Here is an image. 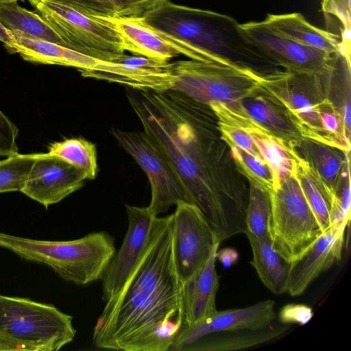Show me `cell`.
Masks as SVG:
<instances>
[{
	"instance_id": "cell-24",
	"label": "cell",
	"mask_w": 351,
	"mask_h": 351,
	"mask_svg": "<svg viewBox=\"0 0 351 351\" xmlns=\"http://www.w3.org/2000/svg\"><path fill=\"white\" fill-rule=\"evenodd\" d=\"M322 182L331 198L336 196L350 172V154L317 141L303 139L296 147Z\"/></svg>"
},
{
	"instance_id": "cell-4",
	"label": "cell",
	"mask_w": 351,
	"mask_h": 351,
	"mask_svg": "<svg viewBox=\"0 0 351 351\" xmlns=\"http://www.w3.org/2000/svg\"><path fill=\"white\" fill-rule=\"evenodd\" d=\"M0 247L47 265L63 280L79 285L101 280L116 252L114 239L106 232L71 241L36 240L0 232Z\"/></svg>"
},
{
	"instance_id": "cell-27",
	"label": "cell",
	"mask_w": 351,
	"mask_h": 351,
	"mask_svg": "<svg viewBox=\"0 0 351 351\" xmlns=\"http://www.w3.org/2000/svg\"><path fill=\"white\" fill-rule=\"evenodd\" d=\"M0 23L9 32L66 47L38 12L21 7L17 1L0 4Z\"/></svg>"
},
{
	"instance_id": "cell-36",
	"label": "cell",
	"mask_w": 351,
	"mask_h": 351,
	"mask_svg": "<svg viewBox=\"0 0 351 351\" xmlns=\"http://www.w3.org/2000/svg\"><path fill=\"white\" fill-rule=\"evenodd\" d=\"M17 126L0 108V156L9 157L19 154Z\"/></svg>"
},
{
	"instance_id": "cell-5",
	"label": "cell",
	"mask_w": 351,
	"mask_h": 351,
	"mask_svg": "<svg viewBox=\"0 0 351 351\" xmlns=\"http://www.w3.org/2000/svg\"><path fill=\"white\" fill-rule=\"evenodd\" d=\"M72 320L53 304L0 295V332L35 351H57L71 343L76 333Z\"/></svg>"
},
{
	"instance_id": "cell-30",
	"label": "cell",
	"mask_w": 351,
	"mask_h": 351,
	"mask_svg": "<svg viewBox=\"0 0 351 351\" xmlns=\"http://www.w3.org/2000/svg\"><path fill=\"white\" fill-rule=\"evenodd\" d=\"M270 212V192L254 183L250 182L244 232H249L258 237L269 236Z\"/></svg>"
},
{
	"instance_id": "cell-29",
	"label": "cell",
	"mask_w": 351,
	"mask_h": 351,
	"mask_svg": "<svg viewBox=\"0 0 351 351\" xmlns=\"http://www.w3.org/2000/svg\"><path fill=\"white\" fill-rule=\"evenodd\" d=\"M294 175L322 232L325 231L330 226L329 213L331 198L328 192L308 164L300 155Z\"/></svg>"
},
{
	"instance_id": "cell-22",
	"label": "cell",
	"mask_w": 351,
	"mask_h": 351,
	"mask_svg": "<svg viewBox=\"0 0 351 351\" xmlns=\"http://www.w3.org/2000/svg\"><path fill=\"white\" fill-rule=\"evenodd\" d=\"M263 21L276 32L300 44L330 54L340 53L351 63L340 35L311 25L300 13L269 14Z\"/></svg>"
},
{
	"instance_id": "cell-37",
	"label": "cell",
	"mask_w": 351,
	"mask_h": 351,
	"mask_svg": "<svg viewBox=\"0 0 351 351\" xmlns=\"http://www.w3.org/2000/svg\"><path fill=\"white\" fill-rule=\"evenodd\" d=\"M163 0H113L117 16L125 17H142Z\"/></svg>"
},
{
	"instance_id": "cell-16",
	"label": "cell",
	"mask_w": 351,
	"mask_h": 351,
	"mask_svg": "<svg viewBox=\"0 0 351 351\" xmlns=\"http://www.w3.org/2000/svg\"><path fill=\"white\" fill-rule=\"evenodd\" d=\"M208 106L217 121L239 128L250 136L271 171L274 189L294 175L299 157L296 149L289 147L283 141L271 134L247 117L232 110L224 102H212Z\"/></svg>"
},
{
	"instance_id": "cell-10",
	"label": "cell",
	"mask_w": 351,
	"mask_h": 351,
	"mask_svg": "<svg viewBox=\"0 0 351 351\" xmlns=\"http://www.w3.org/2000/svg\"><path fill=\"white\" fill-rule=\"evenodd\" d=\"M112 134L147 175L152 195L147 208L154 216L166 212L181 201L190 202L182 182L166 156L144 131L113 128Z\"/></svg>"
},
{
	"instance_id": "cell-25",
	"label": "cell",
	"mask_w": 351,
	"mask_h": 351,
	"mask_svg": "<svg viewBox=\"0 0 351 351\" xmlns=\"http://www.w3.org/2000/svg\"><path fill=\"white\" fill-rule=\"evenodd\" d=\"M244 233L252 251L250 263L263 284L275 294L287 293L291 263L274 249L269 236L258 237L249 232Z\"/></svg>"
},
{
	"instance_id": "cell-17",
	"label": "cell",
	"mask_w": 351,
	"mask_h": 351,
	"mask_svg": "<svg viewBox=\"0 0 351 351\" xmlns=\"http://www.w3.org/2000/svg\"><path fill=\"white\" fill-rule=\"evenodd\" d=\"M348 224L343 221L330 226L300 258L291 263L287 293L301 295L321 273L341 260Z\"/></svg>"
},
{
	"instance_id": "cell-33",
	"label": "cell",
	"mask_w": 351,
	"mask_h": 351,
	"mask_svg": "<svg viewBox=\"0 0 351 351\" xmlns=\"http://www.w3.org/2000/svg\"><path fill=\"white\" fill-rule=\"evenodd\" d=\"M320 3L324 16L340 23L342 44L350 49L351 0H320Z\"/></svg>"
},
{
	"instance_id": "cell-20",
	"label": "cell",
	"mask_w": 351,
	"mask_h": 351,
	"mask_svg": "<svg viewBox=\"0 0 351 351\" xmlns=\"http://www.w3.org/2000/svg\"><path fill=\"white\" fill-rule=\"evenodd\" d=\"M219 247V243L213 247L206 263L182 283L183 328L199 323L217 311L215 298L219 278L215 263Z\"/></svg>"
},
{
	"instance_id": "cell-2",
	"label": "cell",
	"mask_w": 351,
	"mask_h": 351,
	"mask_svg": "<svg viewBox=\"0 0 351 351\" xmlns=\"http://www.w3.org/2000/svg\"><path fill=\"white\" fill-rule=\"evenodd\" d=\"M126 95L143 131L179 177L189 202L199 208L214 232L219 231L225 200L211 181L208 106L173 90L128 88Z\"/></svg>"
},
{
	"instance_id": "cell-14",
	"label": "cell",
	"mask_w": 351,
	"mask_h": 351,
	"mask_svg": "<svg viewBox=\"0 0 351 351\" xmlns=\"http://www.w3.org/2000/svg\"><path fill=\"white\" fill-rule=\"evenodd\" d=\"M86 180L82 171L64 160L36 154L21 192L47 208L81 189Z\"/></svg>"
},
{
	"instance_id": "cell-8",
	"label": "cell",
	"mask_w": 351,
	"mask_h": 351,
	"mask_svg": "<svg viewBox=\"0 0 351 351\" xmlns=\"http://www.w3.org/2000/svg\"><path fill=\"white\" fill-rule=\"evenodd\" d=\"M32 5L66 47L107 62L114 61L125 53L119 34L103 16L85 14L47 1H38Z\"/></svg>"
},
{
	"instance_id": "cell-34",
	"label": "cell",
	"mask_w": 351,
	"mask_h": 351,
	"mask_svg": "<svg viewBox=\"0 0 351 351\" xmlns=\"http://www.w3.org/2000/svg\"><path fill=\"white\" fill-rule=\"evenodd\" d=\"M32 5L38 1L60 3L85 14L95 16H114L117 10L113 0H28Z\"/></svg>"
},
{
	"instance_id": "cell-21",
	"label": "cell",
	"mask_w": 351,
	"mask_h": 351,
	"mask_svg": "<svg viewBox=\"0 0 351 351\" xmlns=\"http://www.w3.org/2000/svg\"><path fill=\"white\" fill-rule=\"evenodd\" d=\"M13 39L10 53H19L25 60L36 64H56L77 69L84 74L97 71L106 61L97 60L62 45L10 32Z\"/></svg>"
},
{
	"instance_id": "cell-35",
	"label": "cell",
	"mask_w": 351,
	"mask_h": 351,
	"mask_svg": "<svg viewBox=\"0 0 351 351\" xmlns=\"http://www.w3.org/2000/svg\"><path fill=\"white\" fill-rule=\"evenodd\" d=\"M221 138L229 146H237L256 158L265 161L250 136L242 130L231 125L217 121Z\"/></svg>"
},
{
	"instance_id": "cell-28",
	"label": "cell",
	"mask_w": 351,
	"mask_h": 351,
	"mask_svg": "<svg viewBox=\"0 0 351 351\" xmlns=\"http://www.w3.org/2000/svg\"><path fill=\"white\" fill-rule=\"evenodd\" d=\"M47 153L82 171L87 180H93L97 175L96 145L83 138H70L53 142L48 146Z\"/></svg>"
},
{
	"instance_id": "cell-40",
	"label": "cell",
	"mask_w": 351,
	"mask_h": 351,
	"mask_svg": "<svg viewBox=\"0 0 351 351\" xmlns=\"http://www.w3.org/2000/svg\"><path fill=\"white\" fill-rule=\"evenodd\" d=\"M0 41L3 42L6 50L9 52L13 45V39L10 32L0 23Z\"/></svg>"
},
{
	"instance_id": "cell-26",
	"label": "cell",
	"mask_w": 351,
	"mask_h": 351,
	"mask_svg": "<svg viewBox=\"0 0 351 351\" xmlns=\"http://www.w3.org/2000/svg\"><path fill=\"white\" fill-rule=\"evenodd\" d=\"M287 327L273 325L258 330L222 332L206 335L189 346L186 350L228 351L257 346L275 339Z\"/></svg>"
},
{
	"instance_id": "cell-23",
	"label": "cell",
	"mask_w": 351,
	"mask_h": 351,
	"mask_svg": "<svg viewBox=\"0 0 351 351\" xmlns=\"http://www.w3.org/2000/svg\"><path fill=\"white\" fill-rule=\"evenodd\" d=\"M104 17V16H103ZM119 34L125 51L159 62H169L179 53L141 17H104Z\"/></svg>"
},
{
	"instance_id": "cell-41",
	"label": "cell",
	"mask_w": 351,
	"mask_h": 351,
	"mask_svg": "<svg viewBox=\"0 0 351 351\" xmlns=\"http://www.w3.org/2000/svg\"><path fill=\"white\" fill-rule=\"evenodd\" d=\"M24 1V0H0V4L8 3V2H12V1Z\"/></svg>"
},
{
	"instance_id": "cell-1",
	"label": "cell",
	"mask_w": 351,
	"mask_h": 351,
	"mask_svg": "<svg viewBox=\"0 0 351 351\" xmlns=\"http://www.w3.org/2000/svg\"><path fill=\"white\" fill-rule=\"evenodd\" d=\"M184 324L182 282L173 251L172 214L156 217L149 245L130 279L106 302L93 331L100 349L167 351Z\"/></svg>"
},
{
	"instance_id": "cell-18",
	"label": "cell",
	"mask_w": 351,
	"mask_h": 351,
	"mask_svg": "<svg viewBox=\"0 0 351 351\" xmlns=\"http://www.w3.org/2000/svg\"><path fill=\"white\" fill-rule=\"evenodd\" d=\"M224 103L292 148L304 139L285 107L262 86L241 99Z\"/></svg>"
},
{
	"instance_id": "cell-38",
	"label": "cell",
	"mask_w": 351,
	"mask_h": 351,
	"mask_svg": "<svg viewBox=\"0 0 351 351\" xmlns=\"http://www.w3.org/2000/svg\"><path fill=\"white\" fill-rule=\"evenodd\" d=\"M311 315V310L303 306H286L282 313L281 319L285 322H296L304 323Z\"/></svg>"
},
{
	"instance_id": "cell-19",
	"label": "cell",
	"mask_w": 351,
	"mask_h": 351,
	"mask_svg": "<svg viewBox=\"0 0 351 351\" xmlns=\"http://www.w3.org/2000/svg\"><path fill=\"white\" fill-rule=\"evenodd\" d=\"M106 81L135 89L166 91L174 81L172 63L124 53L111 62Z\"/></svg>"
},
{
	"instance_id": "cell-6",
	"label": "cell",
	"mask_w": 351,
	"mask_h": 351,
	"mask_svg": "<svg viewBox=\"0 0 351 351\" xmlns=\"http://www.w3.org/2000/svg\"><path fill=\"white\" fill-rule=\"evenodd\" d=\"M269 234L274 249L288 263L300 258L322 230L295 175L270 192Z\"/></svg>"
},
{
	"instance_id": "cell-13",
	"label": "cell",
	"mask_w": 351,
	"mask_h": 351,
	"mask_svg": "<svg viewBox=\"0 0 351 351\" xmlns=\"http://www.w3.org/2000/svg\"><path fill=\"white\" fill-rule=\"evenodd\" d=\"M125 208L128 218L125 235L101 278L102 299L106 302L119 294L143 256L156 217L147 207L126 204Z\"/></svg>"
},
{
	"instance_id": "cell-3",
	"label": "cell",
	"mask_w": 351,
	"mask_h": 351,
	"mask_svg": "<svg viewBox=\"0 0 351 351\" xmlns=\"http://www.w3.org/2000/svg\"><path fill=\"white\" fill-rule=\"evenodd\" d=\"M141 18L179 55L191 60L259 73L258 64L276 66L248 38L241 23L226 14L163 0Z\"/></svg>"
},
{
	"instance_id": "cell-32",
	"label": "cell",
	"mask_w": 351,
	"mask_h": 351,
	"mask_svg": "<svg viewBox=\"0 0 351 351\" xmlns=\"http://www.w3.org/2000/svg\"><path fill=\"white\" fill-rule=\"evenodd\" d=\"M230 147L232 158L249 182L254 183L269 192L272 191L274 189V178L267 164L237 146Z\"/></svg>"
},
{
	"instance_id": "cell-15",
	"label": "cell",
	"mask_w": 351,
	"mask_h": 351,
	"mask_svg": "<svg viewBox=\"0 0 351 351\" xmlns=\"http://www.w3.org/2000/svg\"><path fill=\"white\" fill-rule=\"evenodd\" d=\"M276 318L275 302L272 300L244 308L217 311L199 323L184 328L169 350H186L199 339L213 333L264 329L271 326Z\"/></svg>"
},
{
	"instance_id": "cell-12",
	"label": "cell",
	"mask_w": 351,
	"mask_h": 351,
	"mask_svg": "<svg viewBox=\"0 0 351 351\" xmlns=\"http://www.w3.org/2000/svg\"><path fill=\"white\" fill-rule=\"evenodd\" d=\"M172 214L174 261L182 282L191 277L207 261L219 243L199 208L181 201Z\"/></svg>"
},
{
	"instance_id": "cell-11",
	"label": "cell",
	"mask_w": 351,
	"mask_h": 351,
	"mask_svg": "<svg viewBox=\"0 0 351 351\" xmlns=\"http://www.w3.org/2000/svg\"><path fill=\"white\" fill-rule=\"evenodd\" d=\"M241 27L267 58L287 71L324 75L337 65L340 53L330 54L300 44L276 32L263 21L241 23Z\"/></svg>"
},
{
	"instance_id": "cell-31",
	"label": "cell",
	"mask_w": 351,
	"mask_h": 351,
	"mask_svg": "<svg viewBox=\"0 0 351 351\" xmlns=\"http://www.w3.org/2000/svg\"><path fill=\"white\" fill-rule=\"evenodd\" d=\"M36 157L17 154L0 160V193L21 191Z\"/></svg>"
},
{
	"instance_id": "cell-39",
	"label": "cell",
	"mask_w": 351,
	"mask_h": 351,
	"mask_svg": "<svg viewBox=\"0 0 351 351\" xmlns=\"http://www.w3.org/2000/svg\"><path fill=\"white\" fill-rule=\"evenodd\" d=\"M0 350L35 351L31 346L0 332Z\"/></svg>"
},
{
	"instance_id": "cell-7",
	"label": "cell",
	"mask_w": 351,
	"mask_h": 351,
	"mask_svg": "<svg viewBox=\"0 0 351 351\" xmlns=\"http://www.w3.org/2000/svg\"><path fill=\"white\" fill-rule=\"evenodd\" d=\"M172 63L174 76L171 90L208 105L231 102L252 93L262 86L264 74L237 66L190 60Z\"/></svg>"
},
{
	"instance_id": "cell-9",
	"label": "cell",
	"mask_w": 351,
	"mask_h": 351,
	"mask_svg": "<svg viewBox=\"0 0 351 351\" xmlns=\"http://www.w3.org/2000/svg\"><path fill=\"white\" fill-rule=\"evenodd\" d=\"M328 73L275 71L263 75L262 86L285 107L304 139L332 146L321 122V112L330 101L323 89Z\"/></svg>"
}]
</instances>
